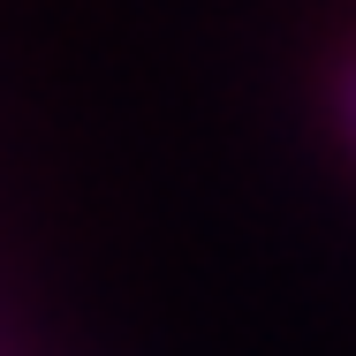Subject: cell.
<instances>
[{"label":"cell","mask_w":356,"mask_h":356,"mask_svg":"<svg viewBox=\"0 0 356 356\" xmlns=\"http://www.w3.org/2000/svg\"><path fill=\"white\" fill-rule=\"evenodd\" d=\"M341 106H349V137H356V69H349V91H341Z\"/></svg>","instance_id":"1"}]
</instances>
